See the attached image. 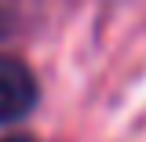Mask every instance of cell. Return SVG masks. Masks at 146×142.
Wrapping results in <instances>:
<instances>
[{"label": "cell", "mask_w": 146, "mask_h": 142, "mask_svg": "<svg viewBox=\"0 0 146 142\" xmlns=\"http://www.w3.org/2000/svg\"><path fill=\"white\" fill-rule=\"evenodd\" d=\"M36 106V80L18 58H0V124L22 120Z\"/></svg>", "instance_id": "1"}, {"label": "cell", "mask_w": 146, "mask_h": 142, "mask_svg": "<svg viewBox=\"0 0 146 142\" xmlns=\"http://www.w3.org/2000/svg\"><path fill=\"white\" fill-rule=\"evenodd\" d=\"M4 142H33V139H26V135H11V139H4Z\"/></svg>", "instance_id": "2"}]
</instances>
